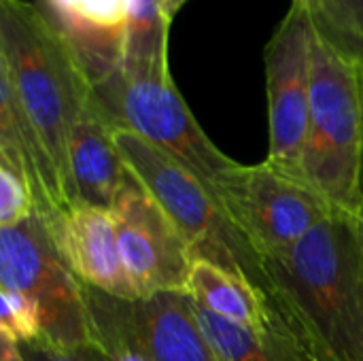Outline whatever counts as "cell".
Segmentation results:
<instances>
[{
  "instance_id": "cell-24",
  "label": "cell",
  "mask_w": 363,
  "mask_h": 361,
  "mask_svg": "<svg viewBox=\"0 0 363 361\" xmlns=\"http://www.w3.org/2000/svg\"><path fill=\"white\" fill-rule=\"evenodd\" d=\"M362 74V100H363V64H359ZM359 196H362V213H363V147H362V168H359Z\"/></svg>"
},
{
  "instance_id": "cell-21",
  "label": "cell",
  "mask_w": 363,
  "mask_h": 361,
  "mask_svg": "<svg viewBox=\"0 0 363 361\" xmlns=\"http://www.w3.org/2000/svg\"><path fill=\"white\" fill-rule=\"evenodd\" d=\"M0 361H26L19 343L2 330H0Z\"/></svg>"
},
{
  "instance_id": "cell-17",
  "label": "cell",
  "mask_w": 363,
  "mask_h": 361,
  "mask_svg": "<svg viewBox=\"0 0 363 361\" xmlns=\"http://www.w3.org/2000/svg\"><path fill=\"white\" fill-rule=\"evenodd\" d=\"M36 215L34 196L23 170L6 155H0V228L17 226Z\"/></svg>"
},
{
  "instance_id": "cell-13",
  "label": "cell",
  "mask_w": 363,
  "mask_h": 361,
  "mask_svg": "<svg viewBox=\"0 0 363 361\" xmlns=\"http://www.w3.org/2000/svg\"><path fill=\"white\" fill-rule=\"evenodd\" d=\"M115 130L96 96L74 119L68 136V168L77 202L111 211L130 172L119 151Z\"/></svg>"
},
{
  "instance_id": "cell-18",
  "label": "cell",
  "mask_w": 363,
  "mask_h": 361,
  "mask_svg": "<svg viewBox=\"0 0 363 361\" xmlns=\"http://www.w3.org/2000/svg\"><path fill=\"white\" fill-rule=\"evenodd\" d=\"M0 330L19 345L43 338V317L38 306L23 294L0 287Z\"/></svg>"
},
{
  "instance_id": "cell-5",
  "label": "cell",
  "mask_w": 363,
  "mask_h": 361,
  "mask_svg": "<svg viewBox=\"0 0 363 361\" xmlns=\"http://www.w3.org/2000/svg\"><path fill=\"white\" fill-rule=\"evenodd\" d=\"M96 100L117 130H128L191 172L215 198L221 181L238 166L202 130L174 85L172 74L117 70L94 85Z\"/></svg>"
},
{
  "instance_id": "cell-23",
  "label": "cell",
  "mask_w": 363,
  "mask_h": 361,
  "mask_svg": "<svg viewBox=\"0 0 363 361\" xmlns=\"http://www.w3.org/2000/svg\"><path fill=\"white\" fill-rule=\"evenodd\" d=\"M187 0H164V4H166V11H168V15L174 19V15L183 9V4H185Z\"/></svg>"
},
{
  "instance_id": "cell-25",
  "label": "cell",
  "mask_w": 363,
  "mask_h": 361,
  "mask_svg": "<svg viewBox=\"0 0 363 361\" xmlns=\"http://www.w3.org/2000/svg\"><path fill=\"white\" fill-rule=\"evenodd\" d=\"M362 217H363V213H362Z\"/></svg>"
},
{
  "instance_id": "cell-12",
  "label": "cell",
  "mask_w": 363,
  "mask_h": 361,
  "mask_svg": "<svg viewBox=\"0 0 363 361\" xmlns=\"http://www.w3.org/2000/svg\"><path fill=\"white\" fill-rule=\"evenodd\" d=\"M36 4L70 43L91 85L121 68L132 0H38Z\"/></svg>"
},
{
  "instance_id": "cell-1",
  "label": "cell",
  "mask_w": 363,
  "mask_h": 361,
  "mask_svg": "<svg viewBox=\"0 0 363 361\" xmlns=\"http://www.w3.org/2000/svg\"><path fill=\"white\" fill-rule=\"evenodd\" d=\"M266 296L317 361H363V217L332 209L291 249L264 260Z\"/></svg>"
},
{
  "instance_id": "cell-20",
  "label": "cell",
  "mask_w": 363,
  "mask_h": 361,
  "mask_svg": "<svg viewBox=\"0 0 363 361\" xmlns=\"http://www.w3.org/2000/svg\"><path fill=\"white\" fill-rule=\"evenodd\" d=\"M19 347H21L26 361H104L91 345L77 347V349H64V347H55L40 338V340L26 343Z\"/></svg>"
},
{
  "instance_id": "cell-9",
  "label": "cell",
  "mask_w": 363,
  "mask_h": 361,
  "mask_svg": "<svg viewBox=\"0 0 363 361\" xmlns=\"http://www.w3.org/2000/svg\"><path fill=\"white\" fill-rule=\"evenodd\" d=\"M119 251L140 298L189 294L194 255L160 202L128 172L111 206Z\"/></svg>"
},
{
  "instance_id": "cell-7",
  "label": "cell",
  "mask_w": 363,
  "mask_h": 361,
  "mask_svg": "<svg viewBox=\"0 0 363 361\" xmlns=\"http://www.w3.org/2000/svg\"><path fill=\"white\" fill-rule=\"evenodd\" d=\"M315 26L304 4L291 2L266 51L268 157L279 172L302 183V153L311 121Z\"/></svg>"
},
{
  "instance_id": "cell-2",
  "label": "cell",
  "mask_w": 363,
  "mask_h": 361,
  "mask_svg": "<svg viewBox=\"0 0 363 361\" xmlns=\"http://www.w3.org/2000/svg\"><path fill=\"white\" fill-rule=\"evenodd\" d=\"M0 74L9 79L77 204L68 168V136L96 91L74 49L38 4L0 0Z\"/></svg>"
},
{
  "instance_id": "cell-16",
  "label": "cell",
  "mask_w": 363,
  "mask_h": 361,
  "mask_svg": "<svg viewBox=\"0 0 363 361\" xmlns=\"http://www.w3.org/2000/svg\"><path fill=\"white\" fill-rule=\"evenodd\" d=\"M313 26L336 49L363 64V0H323Z\"/></svg>"
},
{
  "instance_id": "cell-11",
  "label": "cell",
  "mask_w": 363,
  "mask_h": 361,
  "mask_svg": "<svg viewBox=\"0 0 363 361\" xmlns=\"http://www.w3.org/2000/svg\"><path fill=\"white\" fill-rule=\"evenodd\" d=\"M47 230L83 285L123 300L140 298L125 270L111 211L77 202Z\"/></svg>"
},
{
  "instance_id": "cell-14",
  "label": "cell",
  "mask_w": 363,
  "mask_h": 361,
  "mask_svg": "<svg viewBox=\"0 0 363 361\" xmlns=\"http://www.w3.org/2000/svg\"><path fill=\"white\" fill-rule=\"evenodd\" d=\"M189 296L213 315L257 336L289 332L268 296L257 285L213 262L194 260L189 272Z\"/></svg>"
},
{
  "instance_id": "cell-15",
  "label": "cell",
  "mask_w": 363,
  "mask_h": 361,
  "mask_svg": "<svg viewBox=\"0 0 363 361\" xmlns=\"http://www.w3.org/2000/svg\"><path fill=\"white\" fill-rule=\"evenodd\" d=\"M170 23L172 17L164 0H132L119 70L132 74H172L168 62Z\"/></svg>"
},
{
  "instance_id": "cell-22",
  "label": "cell",
  "mask_w": 363,
  "mask_h": 361,
  "mask_svg": "<svg viewBox=\"0 0 363 361\" xmlns=\"http://www.w3.org/2000/svg\"><path fill=\"white\" fill-rule=\"evenodd\" d=\"M291 2H300V4H304L313 19H317V17H319L321 6H323V0H291Z\"/></svg>"
},
{
  "instance_id": "cell-6",
  "label": "cell",
  "mask_w": 363,
  "mask_h": 361,
  "mask_svg": "<svg viewBox=\"0 0 363 361\" xmlns=\"http://www.w3.org/2000/svg\"><path fill=\"white\" fill-rule=\"evenodd\" d=\"M0 287L19 291L38 306L43 340L64 349L91 345L83 283L38 215L0 228Z\"/></svg>"
},
{
  "instance_id": "cell-3",
  "label": "cell",
  "mask_w": 363,
  "mask_h": 361,
  "mask_svg": "<svg viewBox=\"0 0 363 361\" xmlns=\"http://www.w3.org/2000/svg\"><path fill=\"white\" fill-rule=\"evenodd\" d=\"M363 100L359 64L315 30L311 121L302 183L330 206L362 215Z\"/></svg>"
},
{
  "instance_id": "cell-19",
  "label": "cell",
  "mask_w": 363,
  "mask_h": 361,
  "mask_svg": "<svg viewBox=\"0 0 363 361\" xmlns=\"http://www.w3.org/2000/svg\"><path fill=\"white\" fill-rule=\"evenodd\" d=\"M91 347L104 361H151L108 317L87 304Z\"/></svg>"
},
{
  "instance_id": "cell-10",
  "label": "cell",
  "mask_w": 363,
  "mask_h": 361,
  "mask_svg": "<svg viewBox=\"0 0 363 361\" xmlns=\"http://www.w3.org/2000/svg\"><path fill=\"white\" fill-rule=\"evenodd\" d=\"M85 302L108 317L151 361H217L189 294L123 300L83 285Z\"/></svg>"
},
{
  "instance_id": "cell-4",
  "label": "cell",
  "mask_w": 363,
  "mask_h": 361,
  "mask_svg": "<svg viewBox=\"0 0 363 361\" xmlns=\"http://www.w3.org/2000/svg\"><path fill=\"white\" fill-rule=\"evenodd\" d=\"M115 138L128 170L168 213L194 260H206L242 274L266 294L264 257L236 228L217 198L179 162L145 138L128 130H115Z\"/></svg>"
},
{
  "instance_id": "cell-8",
  "label": "cell",
  "mask_w": 363,
  "mask_h": 361,
  "mask_svg": "<svg viewBox=\"0 0 363 361\" xmlns=\"http://www.w3.org/2000/svg\"><path fill=\"white\" fill-rule=\"evenodd\" d=\"M217 202L264 260L291 249L334 209L268 162L238 164L221 181Z\"/></svg>"
}]
</instances>
